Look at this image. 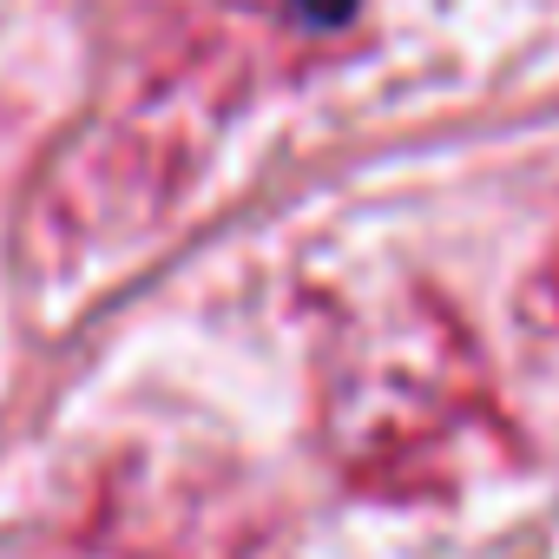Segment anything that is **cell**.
Returning <instances> with one entry per match:
<instances>
[{
	"mask_svg": "<svg viewBox=\"0 0 559 559\" xmlns=\"http://www.w3.org/2000/svg\"><path fill=\"white\" fill-rule=\"evenodd\" d=\"M349 8H356V0H304V14H310V21H343Z\"/></svg>",
	"mask_w": 559,
	"mask_h": 559,
	"instance_id": "6da1fadb",
	"label": "cell"
}]
</instances>
